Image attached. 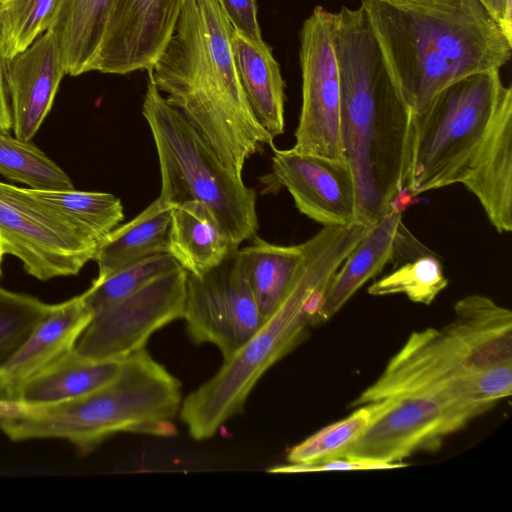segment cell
Instances as JSON below:
<instances>
[{
    "mask_svg": "<svg viewBox=\"0 0 512 512\" xmlns=\"http://www.w3.org/2000/svg\"><path fill=\"white\" fill-rule=\"evenodd\" d=\"M462 184L485 211L512 200V88L500 70L460 79L412 116L405 187L411 196Z\"/></svg>",
    "mask_w": 512,
    "mask_h": 512,
    "instance_id": "1",
    "label": "cell"
},
{
    "mask_svg": "<svg viewBox=\"0 0 512 512\" xmlns=\"http://www.w3.org/2000/svg\"><path fill=\"white\" fill-rule=\"evenodd\" d=\"M344 157L356 185L357 219L372 226L405 187L412 114L386 68L360 5L335 12Z\"/></svg>",
    "mask_w": 512,
    "mask_h": 512,
    "instance_id": "2",
    "label": "cell"
},
{
    "mask_svg": "<svg viewBox=\"0 0 512 512\" xmlns=\"http://www.w3.org/2000/svg\"><path fill=\"white\" fill-rule=\"evenodd\" d=\"M386 68L412 116L448 85L501 70L512 39L479 0H361Z\"/></svg>",
    "mask_w": 512,
    "mask_h": 512,
    "instance_id": "3",
    "label": "cell"
},
{
    "mask_svg": "<svg viewBox=\"0 0 512 512\" xmlns=\"http://www.w3.org/2000/svg\"><path fill=\"white\" fill-rule=\"evenodd\" d=\"M233 27L217 0H185L174 33L148 70L157 89L242 177L246 161L274 138L255 117L232 48Z\"/></svg>",
    "mask_w": 512,
    "mask_h": 512,
    "instance_id": "4",
    "label": "cell"
},
{
    "mask_svg": "<svg viewBox=\"0 0 512 512\" xmlns=\"http://www.w3.org/2000/svg\"><path fill=\"white\" fill-rule=\"evenodd\" d=\"M511 393L512 312L473 294L443 327L413 332L352 406L428 394L489 410Z\"/></svg>",
    "mask_w": 512,
    "mask_h": 512,
    "instance_id": "5",
    "label": "cell"
},
{
    "mask_svg": "<svg viewBox=\"0 0 512 512\" xmlns=\"http://www.w3.org/2000/svg\"><path fill=\"white\" fill-rule=\"evenodd\" d=\"M365 233L359 223L323 226L302 243L303 260L277 308L210 379L182 400L179 417L193 439L213 437L242 414L262 376L306 338L333 274Z\"/></svg>",
    "mask_w": 512,
    "mask_h": 512,
    "instance_id": "6",
    "label": "cell"
},
{
    "mask_svg": "<svg viewBox=\"0 0 512 512\" xmlns=\"http://www.w3.org/2000/svg\"><path fill=\"white\" fill-rule=\"evenodd\" d=\"M181 382L144 348L123 359L104 386L77 398L45 404L31 415L0 419L12 441L57 438L87 454L121 432L168 437L176 434Z\"/></svg>",
    "mask_w": 512,
    "mask_h": 512,
    "instance_id": "7",
    "label": "cell"
},
{
    "mask_svg": "<svg viewBox=\"0 0 512 512\" xmlns=\"http://www.w3.org/2000/svg\"><path fill=\"white\" fill-rule=\"evenodd\" d=\"M142 114L158 155L159 197L172 206L186 202L205 205L237 247L255 237L258 230L255 190L222 162L149 77Z\"/></svg>",
    "mask_w": 512,
    "mask_h": 512,
    "instance_id": "8",
    "label": "cell"
},
{
    "mask_svg": "<svg viewBox=\"0 0 512 512\" xmlns=\"http://www.w3.org/2000/svg\"><path fill=\"white\" fill-rule=\"evenodd\" d=\"M0 243L38 280L72 276L93 260L98 243L28 190L0 181Z\"/></svg>",
    "mask_w": 512,
    "mask_h": 512,
    "instance_id": "9",
    "label": "cell"
},
{
    "mask_svg": "<svg viewBox=\"0 0 512 512\" xmlns=\"http://www.w3.org/2000/svg\"><path fill=\"white\" fill-rule=\"evenodd\" d=\"M371 421L345 458L401 463L433 450L486 409L437 395L413 394L370 402Z\"/></svg>",
    "mask_w": 512,
    "mask_h": 512,
    "instance_id": "10",
    "label": "cell"
},
{
    "mask_svg": "<svg viewBox=\"0 0 512 512\" xmlns=\"http://www.w3.org/2000/svg\"><path fill=\"white\" fill-rule=\"evenodd\" d=\"M335 12L317 5L299 32L302 104L293 148L346 160L340 129V78L334 49Z\"/></svg>",
    "mask_w": 512,
    "mask_h": 512,
    "instance_id": "11",
    "label": "cell"
},
{
    "mask_svg": "<svg viewBox=\"0 0 512 512\" xmlns=\"http://www.w3.org/2000/svg\"><path fill=\"white\" fill-rule=\"evenodd\" d=\"M182 319L195 344L216 346L224 360L263 325L239 249L202 275L187 272Z\"/></svg>",
    "mask_w": 512,
    "mask_h": 512,
    "instance_id": "12",
    "label": "cell"
},
{
    "mask_svg": "<svg viewBox=\"0 0 512 512\" xmlns=\"http://www.w3.org/2000/svg\"><path fill=\"white\" fill-rule=\"evenodd\" d=\"M187 272L181 266L93 315L75 350L97 359H124L183 317Z\"/></svg>",
    "mask_w": 512,
    "mask_h": 512,
    "instance_id": "13",
    "label": "cell"
},
{
    "mask_svg": "<svg viewBox=\"0 0 512 512\" xmlns=\"http://www.w3.org/2000/svg\"><path fill=\"white\" fill-rule=\"evenodd\" d=\"M273 149L272 176L291 194L297 209L323 226H345L357 219L356 185L347 160Z\"/></svg>",
    "mask_w": 512,
    "mask_h": 512,
    "instance_id": "14",
    "label": "cell"
},
{
    "mask_svg": "<svg viewBox=\"0 0 512 512\" xmlns=\"http://www.w3.org/2000/svg\"><path fill=\"white\" fill-rule=\"evenodd\" d=\"M185 0H114L94 71L150 70L166 49Z\"/></svg>",
    "mask_w": 512,
    "mask_h": 512,
    "instance_id": "15",
    "label": "cell"
},
{
    "mask_svg": "<svg viewBox=\"0 0 512 512\" xmlns=\"http://www.w3.org/2000/svg\"><path fill=\"white\" fill-rule=\"evenodd\" d=\"M65 74L62 50L51 30L8 59L7 83L15 137L30 141L35 136Z\"/></svg>",
    "mask_w": 512,
    "mask_h": 512,
    "instance_id": "16",
    "label": "cell"
},
{
    "mask_svg": "<svg viewBox=\"0 0 512 512\" xmlns=\"http://www.w3.org/2000/svg\"><path fill=\"white\" fill-rule=\"evenodd\" d=\"M93 318L83 294L50 306L29 337L0 369L14 401L23 385L75 349Z\"/></svg>",
    "mask_w": 512,
    "mask_h": 512,
    "instance_id": "17",
    "label": "cell"
},
{
    "mask_svg": "<svg viewBox=\"0 0 512 512\" xmlns=\"http://www.w3.org/2000/svg\"><path fill=\"white\" fill-rule=\"evenodd\" d=\"M401 209L393 208L373 224L333 274L316 325L330 320L370 279L376 277L399 251Z\"/></svg>",
    "mask_w": 512,
    "mask_h": 512,
    "instance_id": "18",
    "label": "cell"
},
{
    "mask_svg": "<svg viewBox=\"0 0 512 512\" xmlns=\"http://www.w3.org/2000/svg\"><path fill=\"white\" fill-rule=\"evenodd\" d=\"M232 48L246 99L259 123L275 139L285 130V82L272 48L233 29Z\"/></svg>",
    "mask_w": 512,
    "mask_h": 512,
    "instance_id": "19",
    "label": "cell"
},
{
    "mask_svg": "<svg viewBox=\"0 0 512 512\" xmlns=\"http://www.w3.org/2000/svg\"><path fill=\"white\" fill-rule=\"evenodd\" d=\"M237 249L205 205L172 206L168 253L188 273L202 275Z\"/></svg>",
    "mask_w": 512,
    "mask_h": 512,
    "instance_id": "20",
    "label": "cell"
},
{
    "mask_svg": "<svg viewBox=\"0 0 512 512\" xmlns=\"http://www.w3.org/2000/svg\"><path fill=\"white\" fill-rule=\"evenodd\" d=\"M114 0H57L49 25L57 37L66 74L94 71Z\"/></svg>",
    "mask_w": 512,
    "mask_h": 512,
    "instance_id": "21",
    "label": "cell"
},
{
    "mask_svg": "<svg viewBox=\"0 0 512 512\" xmlns=\"http://www.w3.org/2000/svg\"><path fill=\"white\" fill-rule=\"evenodd\" d=\"M172 205L158 197L135 218L114 228L97 246L93 260L101 281L116 270L154 254L168 253Z\"/></svg>",
    "mask_w": 512,
    "mask_h": 512,
    "instance_id": "22",
    "label": "cell"
},
{
    "mask_svg": "<svg viewBox=\"0 0 512 512\" xmlns=\"http://www.w3.org/2000/svg\"><path fill=\"white\" fill-rule=\"evenodd\" d=\"M123 359H97L75 349L27 381L18 400L28 404H54L86 395L110 382Z\"/></svg>",
    "mask_w": 512,
    "mask_h": 512,
    "instance_id": "23",
    "label": "cell"
},
{
    "mask_svg": "<svg viewBox=\"0 0 512 512\" xmlns=\"http://www.w3.org/2000/svg\"><path fill=\"white\" fill-rule=\"evenodd\" d=\"M240 249L249 286L264 320L277 308L303 260L302 243L277 245L257 235Z\"/></svg>",
    "mask_w": 512,
    "mask_h": 512,
    "instance_id": "24",
    "label": "cell"
},
{
    "mask_svg": "<svg viewBox=\"0 0 512 512\" xmlns=\"http://www.w3.org/2000/svg\"><path fill=\"white\" fill-rule=\"evenodd\" d=\"M29 192L91 240L100 243L124 219L119 198L110 193L68 190Z\"/></svg>",
    "mask_w": 512,
    "mask_h": 512,
    "instance_id": "25",
    "label": "cell"
},
{
    "mask_svg": "<svg viewBox=\"0 0 512 512\" xmlns=\"http://www.w3.org/2000/svg\"><path fill=\"white\" fill-rule=\"evenodd\" d=\"M0 174L35 190H68L70 177L30 141L0 132Z\"/></svg>",
    "mask_w": 512,
    "mask_h": 512,
    "instance_id": "26",
    "label": "cell"
},
{
    "mask_svg": "<svg viewBox=\"0 0 512 512\" xmlns=\"http://www.w3.org/2000/svg\"><path fill=\"white\" fill-rule=\"evenodd\" d=\"M447 285L442 262L426 252L375 281L368 293L372 296L404 294L414 303L430 305Z\"/></svg>",
    "mask_w": 512,
    "mask_h": 512,
    "instance_id": "27",
    "label": "cell"
},
{
    "mask_svg": "<svg viewBox=\"0 0 512 512\" xmlns=\"http://www.w3.org/2000/svg\"><path fill=\"white\" fill-rule=\"evenodd\" d=\"M371 416L370 404L362 405L346 418L320 429L295 445L289 451L287 460L290 464L311 465L345 458L367 429Z\"/></svg>",
    "mask_w": 512,
    "mask_h": 512,
    "instance_id": "28",
    "label": "cell"
},
{
    "mask_svg": "<svg viewBox=\"0 0 512 512\" xmlns=\"http://www.w3.org/2000/svg\"><path fill=\"white\" fill-rule=\"evenodd\" d=\"M178 266L169 253L154 254L116 270L101 281H93L82 294L94 315Z\"/></svg>",
    "mask_w": 512,
    "mask_h": 512,
    "instance_id": "29",
    "label": "cell"
},
{
    "mask_svg": "<svg viewBox=\"0 0 512 512\" xmlns=\"http://www.w3.org/2000/svg\"><path fill=\"white\" fill-rule=\"evenodd\" d=\"M57 0H0V34L8 59L49 29Z\"/></svg>",
    "mask_w": 512,
    "mask_h": 512,
    "instance_id": "30",
    "label": "cell"
},
{
    "mask_svg": "<svg viewBox=\"0 0 512 512\" xmlns=\"http://www.w3.org/2000/svg\"><path fill=\"white\" fill-rule=\"evenodd\" d=\"M50 304L0 286V369L47 314Z\"/></svg>",
    "mask_w": 512,
    "mask_h": 512,
    "instance_id": "31",
    "label": "cell"
},
{
    "mask_svg": "<svg viewBox=\"0 0 512 512\" xmlns=\"http://www.w3.org/2000/svg\"><path fill=\"white\" fill-rule=\"evenodd\" d=\"M404 463H381L368 460L337 458L318 464L302 465L289 464L275 467L269 470L272 473H303L326 471H356V470H383L405 467Z\"/></svg>",
    "mask_w": 512,
    "mask_h": 512,
    "instance_id": "32",
    "label": "cell"
},
{
    "mask_svg": "<svg viewBox=\"0 0 512 512\" xmlns=\"http://www.w3.org/2000/svg\"><path fill=\"white\" fill-rule=\"evenodd\" d=\"M234 30L253 40H262L256 0H217Z\"/></svg>",
    "mask_w": 512,
    "mask_h": 512,
    "instance_id": "33",
    "label": "cell"
},
{
    "mask_svg": "<svg viewBox=\"0 0 512 512\" xmlns=\"http://www.w3.org/2000/svg\"><path fill=\"white\" fill-rule=\"evenodd\" d=\"M8 58L5 55L0 34V132L12 129V114L7 83Z\"/></svg>",
    "mask_w": 512,
    "mask_h": 512,
    "instance_id": "34",
    "label": "cell"
},
{
    "mask_svg": "<svg viewBox=\"0 0 512 512\" xmlns=\"http://www.w3.org/2000/svg\"><path fill=\"white\" fill-rule=\"evenodd\" d=\"M490 16L512 39V0H479Z\"/></svg>",
    "mask_w": 512,
    "mask_h": 512,
    "instance_id": "35",
    "label": "cell"
},
{
    "mask_svg": "<svg viewBox=\"0 0 512 512\" xmlns=\"http://www.w3.org/2000/svg\"><path fill=\"white\" fill-rule=\"evenodd\" d=\"M0 401H14L10 395L9 389L4 378L0 373Z\"/></svg>",
    "mask_w": 512,
    "mask_h": 512,
    "instance_id": "36",
    "label": "cell"
},
{
    "mask_svg": "<svg viewBox=\"0 0 512 512\" xmlns=\"http://www.w3.org/2000/svg\"><path fill=\"white\" fill-rule=\"evenodd\" d=\"M4 252H3V249H2V246H1V243H0V276H1V265H2V259H3V256H4Z\"/></svg>",
    "mask_w": 512,
    "mask_h": 512,
    "instance_id": "37",
    "label": "cell"
}]
</instances>
